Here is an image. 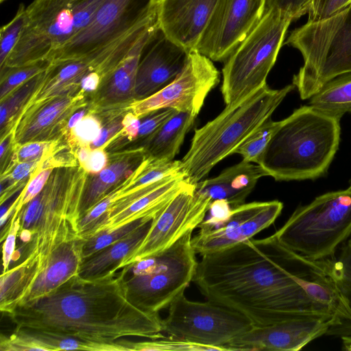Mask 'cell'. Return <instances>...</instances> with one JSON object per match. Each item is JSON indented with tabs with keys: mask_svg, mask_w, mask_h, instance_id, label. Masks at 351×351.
<instances>
[{
	"mask_svg": "<svg viewBox=\"0 0 351 351\" xmlns=\"http://www.w3.org/2000/svg\"><path fill=\"white\" fill-rule=\"evenodd\" d=\"M193 282L207 300L241 314L254 326L330 314L324 308L335 309L341 301L326 260L307 259L274 234L202 255Z\"/></svg>",
	"mask_w": 351,
	"mask_h": 351,
	"instance_id": "cell-1",
	"label": "cell"
},
{
	"mask_svg": "<svg viewBox=\"0 0 351 351\" xmlns=\"http://www.w3.org/2000/svg\"><path fill=\"white\" fill-rule=\"evenodd\" d=\"M16 327L88 341L114 343L127 337H164L159 313L145 311L128 299L121 270L88 280L76 275L8 315Z\"/></svg>",
	"mask_w": 351,
	"mask_h": 351,
	"instance_id": "cell-2",
	"label": "cell"
},
{
	"mask_svg": "<svg viewBox=\"0 0 351 351\" xmlns=\"http://www.w3.org/2000/svg\"><path fill=\"white\" fill-rule=\"evenodd\" d=\"M340 119L300 106L280 121L258 165L276 181L324 176L339 148Z\"/></svg>",
	"mask_w": 351,
	"mask_h": 351,
	"instance_id": "cell-3",
	"label": "cell"
},
{
	"mask_svg": "<svg viewBox=\"0 0 351 351\" xmlns=\"http://www.w3.org/2000/svg\"><path fill=\"white\" fill-rule=\"evenodd\" d=\"M295 86L280 89L267 84L194 132L190 148L182 158L181 172L191 184L204 180L221 160L234 150L271 114Z\"/></svg>",
	"mask_w": 351,
	"mask_h": 351,
	"instance_id": "cell-4",
	"label": "cell"
},
{
	"mask_svg": "<svg viewBox=\"0 0 351 351\" xmlns=\"http://www.w3.org/2000/svg\"><path fill=\"white\" fill-rule=\"evenodd\" d=\"M87 175L80 164L56 167L41 192L21 209L20 232L32 234L29 253L35 252L45 258L76 233Z\"/></svg>",
	"mask_w": 351,
	"mask_h": 351,
	"instance_id": "cell-5",
	"label": "cell"
},
{
	"mask_svg": "<svg viewBox=\"0 0 351 351\" xmlns=\"http://www.w3.org/2000/svg\"><path fill=\"white\" fill-rule=\"evenodd\" d=\"M274 235L282 245L307 259L334 258L351 237V184L298 207Z\"/></svg>",
	"mask_w": 351,
	"mask_h": 351,
	"instance_id": "cell-6",
	"label": "cell"
},
{
	"mask_svg": "<svg viewBox=\"0 0 351 351\" xmlns=\"http://www.w3.org/2000/svg\"><path fill=\"white\" fill-rule=\"evenodd\" d=\"M285 44L303 57L292 84L302 99H309L330 79L351 71V4L329 19L293 29Z\"/></svg>",
	"mask_w": 351,
	"mask_h": 351,
	"instance_id": "cell-7",
	"label": "cell"
},
{
	"mask_svg": "<svg viewBox=\"0 0 351 351\" xmlns=\"http://www.w3.org/2000/svg\"><path fill=\"white\" fill-rule=\"evenodd\" d=\"M189 231L163 252L120 270L129 301L152 313L167 308L193 280L198 262Z\"/></svg>",
	"mask_w": 351,
	"mask_h": 351,
	"instance_id": "cell-8",
	"label": "cell"
},
{
	"mask_svg": "<svg viewBox=\"0 0 351 351\" xmlns=\"http://www.w3.org/2000/svg\"><path fill=\"white\" fill-rule=\"evenodd\" d=\"M293 21L269 9L255 27L225 60L221 87L226 106H232L265 86Z\"/></svg>",
	"mask_w": 351,
	"mask_h": 351,
	"instance_id": "cell-9",
	"label": "cell"
},
{
	"mask_svg": "<svg viewBox=\"0 0 351 351\" xmlns=\"http://www.w3.org/2000/svg\"><path fill=\"white\" fill-rule=\"evenodd\" d=\"M82 29L76 0H34L25 8L21 35L1 71L47 61Z\"/></svg>",
	"mask_w": 351,
	"mask_h": 351,
	"instance_id": "cell-10",
	"label": "cell"
},
{
	"mask_svg": "<svg viewBox=\"0 0 351 351\" xmlns=\"http://www.w3.org/2000/svg\"><path fill=\"white\" fill-rule=\"evenodd\" d=\"M163 332L187 341L228 350L227 346L254 326L241 314L215 302H194L184 293L168 308Z\"/></svg>",
	"mask_w": 351,
	"mask_h": 351,
	"instance_id": "cell-11",
	"label": "cell"
},
{
	"mask_svg": "<svg viewBox=\"0 0 351 351\" xmlns=\"http://www.w3.org/2000/svg\"><path fill=\"white\" fill-rule=\"evenodd\" d=\"M153 0H105L91 23L56 50L52 64L82 58L116 41L156 10Z\"/></svg>",
	"mask_w": 351,
	"mask_h": 351,
	"instance_id": "cell-12",
	"label": "cell"
},
{
	"mask_svg": "<svg viewBox=\"0 0 351 351\" xmlns=\"http://www.w3.org/2000/svg\"><path fill=\"white\" fill-rule=\"evenodd\" d=\"M219 80V72L212 60L192 49L184 68L171 82L154 94L133 101L129 108L139 118L165 108L197 117L208 94Z\"/></svg>",
	"mask_w": 351,
	"mask_h": 351,
	"instance_id": "cell-13",
	"label": "cell"
},
{
	"mask_svg": "<svg viewBox=\"0 0 351 351\" xmlns=\"http://www.w3.org/2000/svg\"><path fill=\"white\" fill-rule=\"evenodd\" d=\"M189 184L180 191L153 219L141 243L119 265H126L158 254L169 248L189 231H193L204 220L211 199Z\"/></svg>",
	"mask_w": 351,
	"mask_h": 351,
	"instance_id": "cell-14",
	"label": "cell"
},
{
	"mask_svg": "<svg viewBox=\"0 0 351 351\" xmlns=\"http://www.w3.org/2000/svg\"><path fill=\"white\" fill-rule=\"evenodd\" d=\"M283 208L278 200L243 204L230 210L227 217L204 220L191 243L201 256L217 252L253 238L273 224Z\"/></svg>",
	"mask_w": 351,
	"mask_h": 351,
	"instance_id": "cell-15",
	"label": "cell"
},
{
	"mask_svg": "<svg viewBox=\"0 0 351 351\" xmlns=\"http://www.w3.org/2000/svg\"><path fill=\"white\" fill-rule=\"evenodd\" d=\"M266 0H219L195 49L225 61L263 17Z\"/></svg>",
	"mask_w": 351,
	"mask_h": 351,
	"instance_id": "cell-16",
	"label": "cell"
},
{
	"mask_svg": "<svg viewBox=\"0 0 351 351\" xmlns=\"http://www.w3.org/2000/svg\"><path fill=\"white\" fill-rule=\"evenodd\" d=\"M340 324L334 315L309 313L263 326H253L232 340L228 350L298 351Z\"/></svg>",
	"mask_w": 351,
	"mask_h": 351,
	"instance_id": "cell-17",
	"label": "cell"
},
{
	"mask_svg": "<svg viewBox=\"0 0 351 351\" xmlns=\"http://www.w3.org/2000/svg\"><path fill=\"white\" fill-rule=\"evenodd\" d=\"M189 52L158 29L143 50L133 95L146 98L171 82L184 68Z\"/></svg>",
	"mask_w": 351,
	"mask_h": 351,
	"instance_id": "cell-18",
	"label": "cell"
},
{
	"mask_svg": "<svg viewBox=\"0 0 351 351\" xmlns=\"http://www.w3.org/2000/svg\"><path fill=\"white\" fill-rule=\"evenodd\" d=\"M219 0H160L157 5L159 29L188 51L195 49Z\"/></svg>",
	"mask_w": 351,
	"mask_h": 351,
	"instance_id": "cell-19",
	"label": "cell"
},
{
	"mask_svg": "<svg viewBox=\"0 0 351 351\" xmlns=\"http://www.w3.org/2000/svg\"><path fill=\"white\" fill-rule=\"evenodd\" d=\"M85 105L84 90L66 95L45 105L7 131L12 132V145L53 141L55 135L64 129V123L68 118Z\"/></svg>",
	"mask_w": 351,
	"mask_h": 351,
	"instance_id": "cell-20",
	"label": "cell"
},
{
	"mask_svg": "<svg viewBox=\"0 0 351 351\" xmlns=\"http://www.w3.org/2000/svg\"><path fill=\"white\" fill-rule=\"evenodd\" d=\"M84 243V239L74 233L55 247L44 258L43 268L16 306L47 295L78 275Z\"/></svg>",
	"mask_w": 351,
	"mask_h": 351,
	"instance_id": "cell-21",
	"label": "cell"
},
{
	"mask_svg": "<svg viewBox=\"0 0 351 351\" xmlns=\"http://www.w3.org/2000/svg\"><path fill=\"white\" fill-rule=\"evenodd\" d=\"M1 351H130L121 341L101 343L47 331L16 327L10 337L1 335Z\"/></svg>",
	"mask_w": 351,
	"mask_h": 351,
	"instance_id": "cell-22",
	"label": "cell"
},
{
	"mask_svg": "<svg viewBox=\"0 0 351 351\" xmlns=\"http://www.w3.org/2000/svg\"><path fill=\"white\" fill-rule=\"evenodd\" d=\"M264 176L268 175L261 165L242 160L217 177L199 182L195 191L212 202L221 200L234 208L245 203L258 180Z\"/></svg>",
	"mask_w": 351,
	"mask_h": 351,
	"instance_id": "cell-23",
	"label": "cell"
},
{
	"mask_svg": "<svg viewBox=\"0 0 351 351\" xmlns=\"http://www.w3.org/2000/svg\"><path fill=\"white\" fill-rule=\"evenodd\" d=\"M114 243L84 259L78 275L88 280L104 277L117 271L119 265L135 250L148 233L153 219Z\"/></svg>",
	"mask_w": 351,
	"mask_h": 351,
	"instance_id": "cell-24",
	"label": "cell"
},
{
	"mask_svg": "<svg viewBox=\"0 0 351 351\" xmlns=\"http://www.w3.org/2000/svg\"><path fill=\"white\" fill-rule=\"evenodd\" d=\"M189 184L182 173L173 176L165 183L141 197L123 210L110 218L98 231L115 228L140 218L157 215Z\"/></svg>",
	"mask_w": 351,
	"mask_h": 351,
	"instance_id": "cell-25",
	"label": "cell"
},
{
	"mask_svg": "<svg viewBox=\"0 0 351 351\" xmlns=\"http://www.w3.org/2000/svg\"><path fill=\"white\" fill-rule=\"evenodd\" d=\"M40 254L31 252L19 265L5 272L0 278V310L10 315L25 295L43 268Z\"/></svg>",
	"mask_w": 351,
	"mask_h": 351,
	"instance_id": "cell-26",
	"label": "cell"
},
{
	"mask_svg": "<svg viewBox=\"0 0 351 351\" xmlns=\"http://www.w3.org/2000/svg\"><path fill=\"white\" fill-rule=\"evenodd\" d=\"M190 113L176 111L147 139L144 149L146 158L174 160L186 134L196 119Z\"/></svg>",
	"mask_w": 351,
	"mask_h": 351,
	"instance_id": "cell-27",
	"label": "cell"
},
{
	"mask_svg": "<svg viewBox=\"0 0 351 351\" xmlns=\"http://www.w3.org/2000/svg\"><path fill=\"white\" fill-rule=\"evenodd\" d=\"M309 106L339 119L345 113H351V71L326 82L311 97Z\"/></svg>",
	"mask_w": 351,
	"mask_h": 351,
	"instance_id": "cell-28",
	"label": "cell"
},
{
	"mask_svg": "<svg viewBox=\"0 0 351 351\" xmlns=\"http://www.w3.org/2000/svg\"><path fill=\"white\" fill-rule=\"evenodd\" d=\"M129 160H120L105 167L87 181L79 211V218L97 204L112 187L116 186L126 173L132 171Z\"/></svg>",
	"mask_w": 351,
	"mask_h": 351,
	"instance_id": "cell-29",
	"label": "cell"
},
{
	"mask_svg": "<svg viewBox=\"0 0 351 351\" xmlns=\"http://www.w3.org/2000/svg\"><path fill=\"white\" fill-rule=\"evenodd\" d=\"M138 173V166L134 169L126 180L114 186L90 210L79 218L75 228L78 237L86 239L106 223L108 210L134 180Z\"/></svg>",
	"mask_w": 351,
	"mask_h": 351,
	"instance_id": "cell-30",
	"label": "cell"
},
{
	"mask_svg": "<svg viewBox=\"0 0 351 351\" xmlns=\"http://www.w3.org/2000/svg\"><path fill=\"white\" fill-rule=\"evenodd\" d=\"M138 167L136 178L121 194L182 173L181 160H169L145 157Z\"/></svg>",
	"mask_w": 351,
	"mask_h": 351,
	"instance_id": "cell-31",
	"label": "cell"
},
{
	"mask_svg": "<svg viewBox=\"0 0 351 351\" xmlns=\"http://www.w3.org/2000/svg\"><path fill=\"white\" fill-rule=\"evenodd\" d=\"M339 250L337 256L326 260V271L351 309V237Z\"/></svg>",
	"mask_w": 351,
	"mask_h": 351,
	"instance_id": "cell-32",
	"label": "cell"
},
{
	"mask_svg": "<svg viewBox=\"0 0 351 351\" xmlns=\"http://www.w3.org/2000/svg\"><path fill=\"white\" fill-rule=\"evenodd\" d=\"M280 124L271 117L264 121L234 150L243 160L258 164L271 136Z\"/></svg>",
	"mask_w": 351,
	"mask_h": 351,
	"instance_id": "cell-33",
	"label": "cell"
},
{
	"mask_svg": "<svg viewBox=\"0 0 351 351\" xmlns=\"http://www.w3.org/2000/svg\"><path fill=\"white\" fill-rule=\"evenodd\" d=\"M156 216L140 218L120 227L104 229L95 232L90 237L84 239L82 247L83 261L122 239Z\"/></svg>",
	"mask_w": 351,
	"mask_h": 351,
	"instance_id": "cell-34",
	"label": "cell"
},
{
	"mask_svg": "<svg viewBox=\"0 0 351 351\" xmlns=\"http://www.w3.org/2000/svg\"><path fill=\"white\" fill-rule=\"evenodd\" d=\"M123 345L132 350H177V351H221L217 347L209 346L187 341L173 336L162 337L158 339H149V341H132L121 339Z\"/></svg>",
	"mask_w": 351,
	"mask_h": 351,
	"instance_id": "cell-35",
	"label": "cell"
},
{
	"mask_svg": "<svg viewBox=\"0 0 351 351\" xmlns=\"http://www.w3.org/2000/svg\"><path fill=\"white\" fill-rule=\"evenodd\" d=\"M43 73V72H42ZM32 78L14 90L1 101L0 125L1 130L8 129L26 103L39 81L41 73Z\"/></svg>",
	"mask_w": 351,
	"mask_h": 351,
	"instance_id": "cell-36",
	"label": "cell"
},
{
	"mask_svg": "<svg viewBox=\"0 0 351 351\" xmlns=\"http://www.w3.org/2000/svg\"><path fill=\"white\" fill-rule=\"evenodd\" d=\"M48 64L49 62L43 61L32 65L5 70V71H9V73L4 80L1 81L0 101H3L15 89L43 72L47 69Z\"/></svg>",
	"mask_w": 351,
	"mask_h": 351,
	"instance_id": "cell-37",
	"label": "cell"
},
{
	"mask_svg": "<svg viewBox=\"0 0 351 351\" xmlns=\"http://www.w3.org/2000/svg\"><path fill=\"white\" fill-rule=\"evenodd\" d=\"M25 7L21 4L13 19L1 28L0 31V66L4 65L9 55L14 48L22 31L25 16Z\"/></svg>",
	"mask_w": 351,
	"mask_h": 351,
	"instance_id": "cell-38",
	"label": "cell"
},
{
	"mask_svg": "<svg viewBox=\"0 0 351 351\" xmlns=\"http://www.w3.org/2000/svg\"><path fill=\"white\" fill-rule=\"evenodd\" d=\"M55 141H32L13 145V155L10 163L42 160L54 153Z\"/></svg>",
	"mask_w": 351,
	"mask_h": 351,
	"instance_id": "cell-39",
	"label": "cell"
},
{
	"mask_svg": "<svg viewBox=\"0 0 351 351\" xmlns=\"http://www.w3.org/2000/svg\"><path fill=\"white\" fill-rule=\"evenodd\" d=\"M351 0H312L308 11L307 22H317L329 19L343 11Z\"/></svg>",
	"mask_w": 351,
	"mask_h": 351,
	"instance_id": "cell-40",
	"label": "cell"
},
{
	"mask_svg": "<svg viewBox=\"0 0 351 351\" xmlns=\"http://www.w3.org/2000/svg\"><path fill=\"white\" fill-rule=\"evenodd\" d=\"M101 125L93 115H87L71 130V137L81 146H88L99 136Z\"/></svg>",
	"mask_w": 351,
	"mask_h": 351,
	"instance_id": "cell-41",
	"label": "cell"
},
{
	"mask_svg": "<svg viewBox=\"0 0 351 351\" xmlns=\"http://www.w3.org/2000/svg\"><path fill=\"white\" fill-rule=\"evenodd\" d=\"M312 0H266L265 10L276 9L295 20L308 13Z\"/></svg>",
	"mask_w": 351,
	"mask_h": 351,
	"instance_id": "cell-42",
	"label": "cell"
},
{
	"mask_svg": "<svg viewBox=\"0 0 351 351\" xmlns=\"http://www.w3.org/2000/svg\"><path fill=\"white\" fill-rule=\"evenodd\" d=\"M177 110L173 108L158 110L147 114L141 123L138 137L151 136Z\"/></svg>",
	"mask_w": 351,
	"mask_h": 351,
	"instance_id": "cell-43",
	"label": "cell"
},
{
	"mask_svg": "<svg viewBox=\"0 0 351 351\" xmlns=\"http://www.w3.org/2000/svg\"><path fill=\"white\" fill-rule=\"evenodd\" d=\"M9 230L3 244V272L9 269V266L15 253L16 239L21 230V218L12 216L9 223Z\"/></svg>",
	"mask_w": 351,
	"mask_h": 351,
	"instance_id": "cell-44",
	"label": "cell"
},
{
	"mask_svg": "<svg viewBox=\"0 0 351 351\" xmlns=\"http://www.w3.org/2000/svg\"><path fill=\"white\" fill-rule=\"evenodd\" d=\"M107 161V155L101 147L93 149L82 168L88 173L97 174L106 167Z\"/></svg>",
	"mask_w": 351,
	"mask_h": 351,
	"instance_id": "cell-45",
	"label": "cell"
},
{
	"mask_svg": "<svg viewBox=\"0 0 351 351\" xmlns=\"http://www.w3.org/2000/svg\"><path fill=\"white\" fill-rule=\"evenodd\" d=\"M122 129V121H116L105 128H102L97 139L89 147L90 149L102 147L107 142Z\"/></svg>",
	"mask_w": 351,
	"mask_h": 351,
	"instance_id": "cell-46",
	"label": "cell"
},
{
	"mask_svg": "<svg viewBox=\"0 0 351 351\" xmlns=\"http://www.w3.org/2000/svg\"><path fill=\"white\" fill-rule=\"evenodd\" d=\"M141 123L139 117L134 113H128L122 119L121 134L130 140L136 138L138 135Z\"/></svg>",
	"mask_w": 351,
	"mask_h": 351,
	"instance_id": "cell-47",
	"label": "cell"
},
{
	"mask_svg": "<svg viewBox=\"0 0 351 351\" xmlns=\"http://www.w3.org/2000/svg\"><path fill=\"white\" fill-rule=\"evenodd\" d=\"M101 79V75L97 71L91 70L81 79L80 87L84 91H93L98 87Z\"/></svg>",
	"mask_w": 351,
	"mask_h": 351,
	"instance_id": "cell-48",
	"label": "cell"
},
{
	"mask_svg": "<svg viewBox=\"0 0 351 351\" xmlns=\"http://www.w3.org/2000/svg\"><path fill=\"white\" fill-rule=\"evenodd\" d=\"M86 113L85 110H81L71 115L69 119L66 122L65 130H71L73 129L79 122L84 118Z\"/></svg>",
	"mask_w": 351,
	"mask_h": 351,
	"instance_id": "cell-49",
	"label": "cell"
},
{
	"mask_svg": "<svg viewBox=\"0 0 351 351\" xmlns=\"http://www.w3.org/2000/svg\"><path fill=\"white\" fill-rule=\"evenodd\" d=\"M90 148L88 146H81L77 150V158L80 165L82 167L88 158Z\"/></svg>",
	"mask_w": 351,
	"mask_h": 351,
	"instance_id": "cell-50",
	"label": "cell"
},
{
	"mask_svg": "<svg viewBox=\"0 0 351 351\" xmlns=\"http://www.w3.org/2000/svg\"><path fill=\"white\" fill-rule=\"evenodd\" d=\"M160 0H153L154 4H157Z\"/></svg>",
	"mask_w": 351,
	"mask_h": 351,
	"instance_id": "cell-51",
	"label": "cell"
},
{
	"mask_svg": "<svg viewBox=\"0 0 351 351\" xmlns=\"http://www.w3.org/2000/svg\"><path fill=\"white\" fill-rule=\"evenodd\" d=\"M5 0H0V3H3V1H5Z\"/></svg>",
	"mask_w": 351,
	"mask_h": 351,
	"instance_id": "cell-52",
	"label": "cell"
},
{
	"mask_svg": "<svg viewBox=\"0 0 351 351\" xmlns=\"http://www.w3.org/2000/svg\"></svg>",
	"mask_w": 351,
	"mask_h": 351,
	"instance_id": "cell-53",
	"label": "cell"
}]
</instances>
